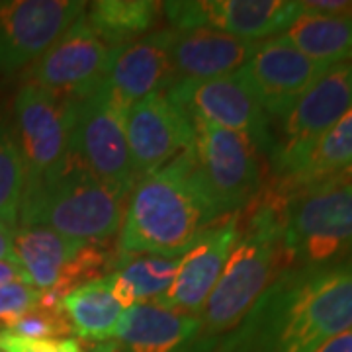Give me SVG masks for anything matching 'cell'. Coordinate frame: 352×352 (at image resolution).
Masks as SVG:
<instances>
[{
  "label": "cell",
  "instance_id": "cell-4",
  "mask_svg": "<svg viewBox=\"0 0 352 352\" xmlns=\"http://www.w3.org/2000/svg\"><path fill=\"white\" fill-rule=\"evenodd\" d=\"M127 196L71 155L61 170L25 186L18 227H50L73 241L110 245L120 233Z\"/></svg>",
  "mask_w": 352,
  "mask_h": 352
},
{
  "label": "cell",
  "instance_id": "cell-7",
  "mask_svg": "<svg viewBox=\"0 0 352 352\" xmlns=\"http://www.w3.org/2000/svg\"><path fill=\"white\" fill-rule=\"evenodd\" d=\"M201 184L219 215L241 212L263 188L261 151L243 133L192 120Z\"/></svg>",
  "mask_w": 352,
  "mask_h": 352
},
{
  "label": "cell",
  "instance_id": "cell-16",
  "mask_svg": "<svg viewBox=\"0 0 352 352\" xmlns=\"http://www.w3.org/2000/svg\"><path fill=\"white\" fill-rule=\"evenodd\" d=\"M237 214L217 219L214 226L208 227L194 241V245L178 258L173 286L161 300L153 303H159L163 307L182 314H201L210 294L214 292L215 284L226 268L229 252L239 237Z\"/></svg>",
  "mask_w": 352,
  "mask_h": 352
},
{
  "label": "cell",
  "instance_id": "cell-23",
  "mask_svg": "<svg viewBox=\"0 0 352 352\" xmlns=\"http://www.w3.org/2000/svg\"><path fill=\"white\" fill-rule=\"evenodd\" d=\"M163 2L153 0H98L90 2L85 20L112 47L151 34Z\"/></svg>",
  "mask_w": 352,
  "mask_h": 352
},
{
  "label": "cell",
  "instance_id": "cell-2",
  "mask_svg": "<svg viewBox=\"0 0 352 352\" xmlns=\"http://www.w3.org/2000/svg\"><path fill=\"white\" fill-rule=\"evenodd\" d=\"M221 215L196 168L194 149L141 176L127 196L116 256L161 254L180 258Z\"/></svg>",
  "mask_w": 352,
  "mask_h": 352
},
{
  "label": "cell",
  "instance_id": "cell-29",
  "mask_svg": "<svg viewBox=\"0 0 352 352\" xmlns=\"http://www.w3.org/2000/svg\"><path fill=\"white\" fill-rule=\"evenodd\" d=\"M41 300V292L28 282H10L0 286V331L10 329Z\"/></svg>",
  "mask_w": 352,
  "mask_h": 352
},
{
  "label": "cell",
  "instance_id": "cell-35",
  "mask_svg": "<svg viewBox=\"0 0 352 352\" xmlns=\"http://www.w3.org/2000/svg\"><path fill=\"white\" fill-rule=\"evenodd\" d=\"M87 352H120V346L116 344V340H108L100 344H92Z\"/></svg>",
  "mask_w": 352,
  "mask_h": 352
},
{
  "label": "cell",
  "instance_id": "cell-33",
  "mask_svg": "<svg viewBox=\"0 0 352 352\" xmlns=\"http://www.w3.org/2000/svg\"><path fill=\"white\" fill-rule=\"evenodd\" d=\"M315 352H352V329L323 342Z\"/></svg>",
  "mask_w": 352,
  "mask_h": 352
},
{
  "label": "cell",
  "instance_id": "cell-30",
  "mask_svg": "<svg viewBox=\"0 0 352 352\" xmlns=\"http://www.w3.org/2000/svg\"><path fill=\"white\" fill-rule=\"evenodd\" d=\"M0 352H85L76 339H25L0 331Z\"/></svg>",
  "mask_w": 352,
  "mask_h": 352
},
{
  "label": "cell",
  "instance_id": "cell-11",
  "mask_svg": "<svg viewBox=\"0 0 352 352\" xmlns=\"http://www.w3.org/2000/svg\"><path fill=\"white\" fill-rule=\"evenodd\" d=\"M87 8L88 2L80 0L0 2V73H16L38 61Z\"/></svg>",
  "mask_w": 352,
  "mask_h": 352
},
{
  "label": "cell",
  "instance_id": "cell-27",
  "mask_svg": "<svg viewBox=\"0 0 352 352\" xmlns=\"http://www.w3.org/2000/svg\"><path fill=\"white\" fill-rule=\"evenodd\" d=\"M116 263V254L108 249V245L102 243H85L76 254L67 263L57 284L41 294L38 305L43 307H61V300L69 292L85 286L92 280H98L102 272L108 270V266Z\"/></svg>",
  "mask_w": 352,
  "mask_h": 352
},
{
  "label": "cell",
  "instance_id": "cell-15",
  "mask_svg": "<svg viewBox=\"0 0 352 352\" xmlns=\"http://www.w3.org/2000/svg\"><path fill=\"white\" fill-rule=\"evenodd\" d=\"M329 67L303 55L288 39L278 36L261 41L241 73L249 80L268 118L280 120Z\"/></svg>",
  "mask_w": 352,
  "mask_h": 352
},
{
  "label": "cell",
  "instance_id": "cell-28",
  "mask_svg": "<svg viewBox=\"0 0 352 352\" xmlns=\"http://www.w3.org/2000/svg\"><path fill=\"white\" fill-rule=\"evenodd\" d=\"M6 333L25 339H73L75 333L61 307L36 305L24 314Z\"/></svg>",
  "mask_w": 352,
  "mask_h": 352
},
{
  "label": "cell",
  "instance_id": "cell-26",
  "mask_svg": "<svg viewBox=\"0 0 352 352\" xmlns=\"http://www.w3.org/2000/svg\"><path fill=\"white\" fill-rule=\"evenodd\" d=\"M24 188V161L14 138L12 124L0 118V221L10 229L18 227Z\"/></svg>",
  "mask_w": 352,
  "mask_h": 352
},
{
  "label": "cell",
  "instance_id": "cell-13",
  "mask_svg": "<svg viewBox=\"0 0 352 352\" xmlns=\"http://www.w3.org/2000/svg\"><path fill=\"white\" fill-rule=\"evenodd\" d=\"M112 53V45L102 39L82 16L38 61L30 65L25 82L78 100L106 80Z\"/></svg>",
  "mask_w": 352,
  "mask_h": 352
},
{
  "label": "cell",
  "instance_id": "cell-36",
  "mask_svg": "<svg viewBox=\"0 0 352 352\" xmlns=\"http://www.w3.org/2000/svg\"><path fill=\"white\" fill-rule=\"evenodd\" d=\"M337 176H339L340 180H344L346 184H351L352 186V163L346 164V166H344V168H342V170H340Z\"/></svg>",
  "mask_w": 352,
  "mask_h": 352
},
{
  "label": "cell",
  "instance_id": "cell-10",
  "mask_svg": "<svg viewBox=\"0 0 352 352\" xmlns=\"http://www.w3.org/2000/svg\"><path fill=\"white\" fill-rule=\"evenodd\" d=\"M166 94L190 120L243 133L261 153L272 151L270 118L241 71L210 80H178Z\"/></svg>",
  "mask_w": 352,
  "mask_h": 352
},
{
  "label": "cell",
  "instance_id": "cell-17",
  "mask_svg": "<svg viewBox=\"0 0 352 352\" xmlns=\"http://www.w3.org/2000/svg\"><path fill=\"white\" fill-rule=\"evenodd\" d=\"M175 30H157L143 38L113 47L106 85L131 108L155 92H166L175 85L170 45Z\"/></svg>",
  "mask_w": 352,
  "mask_h": 352
},
{
  "label": "cell",
  "instance_id": "cell-19",
  "mask_svg": "<svg viewBox=\"0 0 352 352\" xmlns=\"http://www.w3.org/2000/svg\"><path fill=\"white\" fill-rule=\"evenodd\" d=\"M198 331L200 315L147 302L124 311L113 340L120 352H180L194 342Z\"/></svg>",
  "mask_w": 352,
  "mask_h": 352
},
{
  "label": "cell",
  "instance_id": "cell-18",
  "mask_svg": "<svg viewBox=\"0 0 352 352\" xmlns=\"http://www.w3.org/2000/svg\"><path fill=\"white\" fill-rule=\"evenodd\" d=\"M261 41L233 38L223 32L196 28L176 32L170 45L175 80H210L241 71Z\"/></svg>",
  "mask_w": 352,
  "mask_h": 352
},
{
  "label": "cell",
  "instance_id": "cell-1",
  "mask_svg": "<svg viewBox=\"0 0 352 352\" xmlns=\"http://www.w3.org/2000/svg\"><path fill=\"white\" fill-rule=\"evenodd\" d=\"M352 329V263L282 270L214 352H315Z\"/></svg>",
  "mask_w": 352,
  "mask_h": 352
},
{
  "label": "cell",
  "instance_id": "cell-9",
  "mask_svg": "<svg viewBox=\"0 0 352 352\" xmlns=\"http://www.w3.org/2000/svg\"><path fill=\"white\" fill-rule=\"evenodd\" d=\"M352 108V61L331 65L280 118V131L268 155L278 178L298 173L307 151Z\"/></svg>",
  "mask_w": 352,
  "mask_h": 352
},
{
  "label": "cell",
  "instance_id": "cell-31",
  "mask_svg": "<svg viewBox=\"0 0 352 352\" xmlns=\"http://www.w3.org/2000/svg\"><path fill=\"white\" fill-rule=\"evenodd\" d=\"M302 12L314 14H352V2L349 0H303L300 2Z\"/></svg>",
  "mask_w": 352,
  "mask_h": 352
},
{
  "label": "cell",
  "instance_id": "cell-6",
  "mask_svg": "<svg viewBox=\"0 0 352 352\" xmlns=\"http://www.w3.org/2000/svg\"><path fill=\"white\" fill-rule=\"evenodd\" d=\"M129 106L120 100L106 80L75 100L71 155L100 180L129 190L138 182L126 135Z\"/></svg>",
  "mask_w": 352,
  "mask_h": 352
},
{
  "label": "cell",
  "instance_id": "cell-22",
  "mask_svg": "<svg viewBox=\"0 0 352 352\" xmlns=\"http://www.w3.org/2000/svg\"><path fill=\"white\" fill-rule=\"evenodd\" d=\"M282 38L315 61L349 63L352 61V14L302 12Z\"/></svg>",
  "mask_w": 352,
  "mask_h": 352
},
{
  "label": "cell",
  "instance_id": "cell-12",
  "mask_svg": "<svg viewBox=\"0 0 352 352\" xmlns=\"http://www.w3.org/2000/svg\"><path fill=\"white\" fill-rule=\"evenodd\" d=\"M163 14L176 32L208 28L261 41L282 36L302 14V6L298 0H184L163 2Z\"/></svg>",
  "mask_w": 352,
  "mask_h": 352
},
{
  "label": "cell",
  "instance_id": "cell-5",
  "mask_svg": "<svg viewBox=\"0 0 352 352\" xmlns=\"http://www.w3.org/2000/svg\"><path fill=\"white\" fill-rule=\"evenodd\" d=\"M286 184L282 247L288 268L352 263L351 184L339 176L305 186Z\"/></svg>",
  "mask_w": 352,
  "mask_h": 352
},
{
  "label": "cell",
  "instance_id": "cell-25",
  "mask_svg": "<svg viewBox=\"0 0 352 352\" xmlns=\"http://www.w3.org/2000/svg\"><path fill=\"white\" fill-rule=\"evenodd\" d=\"M178 258L161 254L116 256V274L122 276L133 292L135 303L161 300L173 286Z\"/></svg>",
  "mask_w": 352,
  "mask_h": 352
},
{
  "label": "cell",
  "instance_id": "cell-21",
  "mask_svg": "<svg viewBox=\"0 0 352 352\" xmlns=\"http://www.w3.org/2000/svg\"><path fill=\"white\" fill-rule=\"evenodd\" d=\"M61 309L67 315L73 333L90 344H100L116 339L124 307L112 294L110 276L92 280L73 289L61 300Z\"/></svg>",
  "mask_w": 352,
  "mask_h": 352
},
{
  "label": "cell",
  "instance_id": "cell-24",
  "mask_svg": "<svg viewBox=\"0 0 352 352\" xmlns=\"http://www.w3.org/2000/svg\"><path fill=\"white\" fill-rule=\"evenodd\" d=\"M352 163V108L327 129L307 151L298 173L286 178L292 186H305L337 176ZM284 180V178H280Z\"/></svg>",
  "mask_w": 352,
  "mask_h": 352
},
{
  "label": "cell",
  "instance_id": "cell-14",
  "mask_svg": "<svg viewBox=\"0 0 352 352\" xmlns=\"http://www.w3.org/2000/svg\"><path fill=\"white\" fill-rule=\"evenodd\" d=\"M126 135L138 180L194 149L192 120L166 92H155L131 104Z\"/></svg>",
  "mask_w": 352,
  "mask_h": 352
},
{
  "label": "cell",
  "instance_id": "cell-8",
  "mask_svg": "<svg viewBox=\"0 0 352 352\" xmlns=\"http://www.w3.org/2000/svg\"><path fill=\"white\" fill-rule=\"evenodd\" d=\"M10 124L24 161L25 186L63 168L71 157L75 100L24 82L16 92Z\"/></svg>",
  "mask_w": 352,
  "mask_h": 352
},
{
  "label": "cell",
  "instance_id": "cell-34",
  "mask_svg": "<svg viewBox=\"0 0 352 352\" xmlns=\"http://www.w3.org/2000/svg\"><path fill=\"white\" fill-rule=\"evenodd\" d=\"M0 261H16V256H14V229L4 226L2 221H0Z\"/></svg>",
  "mask_w": 352,
  "mask_h": 352
},
{
  "label": "cell",
  "instance_id": "cell-20",
  "mask_svg": "<svg viewBox=\"0 0 352 352\" xmlns=\"http://www.w3.org/2000/svg\"><path fill=\"white\" fill-rule=\"evenodd\" d=\"M82 245L50 227L25 226L14 231V256L24 268L30 284L41 294L57 284L67 263Z\"/></svg>",
  "mask_w": 352,
  "mask_h": 352
},
{
  "label": "cell",
  "instance_id": "cell-3",
  "mask_svg": "<svg viewBox=\"0 0 352 352\" xmlns=\"http://www.w3.org/2000/svg\"><path fill=\"white\" fill-rule=\"evenodd\" d=\"M237 214L239 237L226 268L200 314L194 352H214L229 333L239 327L256 300L288 268L282 247V217L263 201H251Z\"/></svg>",
  "mask_w": 352,
  "mask_h": 352
},
{
  "label": "cell",
  "instance_id": "cell-32",
  "mask_svg": "<svg viewBox=\"0 0 352 352\" xmlns=\"http://www.w3.org/2000/svg\"><path fill=\"white\" fill-rule=\"evenodd\" d=\"M10 282H28L24 268L16 261H0V286H6Z\"/></svg>",
  "mask_w": 352,
  "mask_h": 352
}]
</instances>
